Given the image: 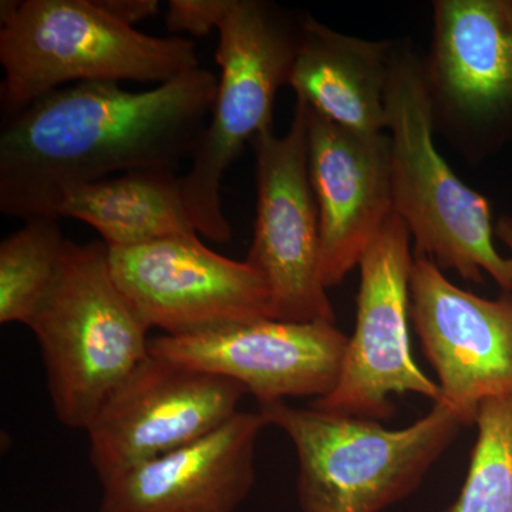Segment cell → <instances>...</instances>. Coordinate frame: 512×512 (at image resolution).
<instances>
[{
	"label": "cell",
	"instance_id": "cell-20",
	"mask_svg": "<svg viewBox=\"0 0 512 512\" xmlns=\"http://www.w3.org/2000/svg\"><path fill=\"white\" fill-rule=\"evenodd\" d=\"M229 0H171L165 16L168 32H185L191 36H207L220 26Z\"/></svg>",
	"mask_w": 512,
	"mask_h": 512
},
{
	"label": "cell",
	"instance_id": "cell-6",
	"mask_svg": "<svg viewBox=\"0 0 512 512\" xmlns=\"http://www.w3.org/2000/svg\"><path fill=\"white\" fill-rule=\"evenodd\" d=\"M302 16L268 0H229L218 26L217 94L191 170L181 177L192 227L218 244L232 238L222 211V178L245 144L274 130L276 94L291 83Z\"/></svg>",
	"mask_w": 512,
	"mask_h": 512
},
{
	"label": "cell",
	"instance_id": "cell-5",
	"mask_svg": "<svg viewBox=\"0 0 512 512\" xmlns=\"http://www.w3.org/2000/svg\"><path fill=\"white\" fill-rule=\"evenodd\" d=\"M259 413L295 446L303 512L386 510L419 488L464 427L441 402L400 430L286 402L264 404Z\"/></svg>",
	"mask_w": 512,
	"mask_h": 512
},
{
	"label": "cell",
	"instance_id": "cell-19",
	"mask_svg": "<svg viewBox=\"0 0 512 512\" xmlns=\"http://www.w3.org/2000/svg\"><path fill=\"white\" fill-rule=\"evenodd\" d=\"M457 500L441 512H512V394L487 400Z\"/></svg>",
	"mask_w": 512,
	"mask_h": 512
},
{
	"label": "cell",
	"instance_id": "cell-17",
	"mask_svg": "<svg viewBox=\"0 0 512 512\" xmlns=\"http://www.w3.org/2000/svg\"><path fill=\"white\" fill-rule=\"evenodd\" d=\"M57 215L86 222L109 248L197 235L174 171H131L72 188Z\"/></svg>",
	"mask_w": 512,
	"mask_h": 512
},
{
	"label": "cell",
	"instance_id": "cell-18",
	"mask_svg": "<svg viewBox=\"0 0 512 512\" xmlns=\"http://www.w3.org/2000/svg\"><path fill=\"white\" fill-rule=\"evenodd\" d=\"M59 218H33L0 244V323L28 325L55 281L64 245Z\"/></svg>",
	"mask_w": 512,
	"mask_h": 512
},
{
	"label": "cell",
	"instance_id": "cell-12",
	"mask_svg": "<svg viewBox=\"0 0 512 512\" xmlns=\"http://www.w3.org/2000/svg\"><path fill=\"white\" fill-rule=\"evenodd\" d=\"M410 319L439 377L441 403L464 427L487 400L512 394V292L485 299L458 288L426 256L414 255Z\"/></svg>",
	"mask_w": 512,
	"mask_h": 512
},
{
	"label": "cell",
	"instance_id": "cell-13",
	"mask_svg": "<svg viewBox=\"0 0 512 512\" xmlns=\"http://www.w3.org/2000/svg\"><path fill=\"white\" fill-rule=\"evenodd\" d=\"M348 343L336 323L264 319L163 335L150 340V352L234 380L264 406L328 396Z\"/></svg>",
	"mask_w": 512,
	"mask_h": 512
},
{
	"label": "cell",
	"instance_id": "cell-3",
	"mask_svg": "<svg viewBox=\"0 0 512 512\" xmlns=\"http://www.w3.org/2000/svg\"><path fill=\"white\" fill-rule=\"evenodd\" d=\"M45 363L56 419L89 429L148 355V329L111 274L109 247L67 239L49 291L28 322Z\"/></svg>",
	"mask_w": 512,
	"mask_h": 512
},
{
	"label": "cell",
	"instance_id": "cell-7",
	"mask_svg": "<svg viewBox=\"0 0 512 512\" xmlns=\"http://www.w3.org/2000/svg\"><path fill=\"white\" fill-rule=\"evenodd\" d=\"M434 133L471 167L512 144V0H434L421 56Z\"/></svg>",
	"mask_w": 512,
	"mask_h": 512
},
{
	"label": "cell",
	"instance_id": "cell-2",
	"mask_svg": "<svg viewBox=\"0 0 512 512\" xmlns=\"http://www.w3.org/2000/svg\"><path fill=\"white\" fill-rule=\"evenodd\" d=\"M0 64L3 120L69 84L160 86L200 69L190 40L138 32L111 18L97 0H3Z\"/></svg>",
	"mask_w": 512,
	"mask_h": 512
},
{
	"label": "cell",
	"instance_id": "cell-21",
	"mask_svg": "<svg viewBox=\"0 0 512 512\" xmlns=\"http://www.w3.org/2000/svg\"><path fill=\"white\" fill-rule=\"evenodd\" d=\"M97 3L111 18L131 28L160 12V3L157 0H97Z\"/></svg>",
	"mask_w": 512,
	"mask_h": 512
},
{
	"label": "cell",
	"instance_id": "cell-10",
	"mask_svg": "<svg viewBox=\"0 0 512 512\" xmlns=\"http://www.w3.org/2000/svg\"><path fill=\"white\" fill-rule=\"evenodd\" d=\"M245 394L234 380L150 352L86 430L101 485L220 429Z\"/></svg>",
	"mask_w": 512,
	"mask_h": 512
},
{
	"label": "cell",
	"instance_id": "cell-9",
	"mask_svg": "<svg viewBox=\"0 0 512 512\" xmlns=\"http://www.w3.org/2000/svg\"><path fill=\"white\" fill-rule=\"evenodd\" d=\"M255 154L256 218L247 262L268 284L275 320L336 323L320 276L318 205L308 164V113L296 100L289 130L262 131Z\"/></svg>",
	"mask_w": 512,
	"mask_h": 512
},
{
	"label": "cell",
	"instance_id": "cell-22",
	"mask_svg": "<svg viewBox=\"0 0 512 512\" xmlns=\"http://www.w3.org/2000/svg\"><path fill=\"white\" fill-rule=\"evenodd\" d=\"M495 237L510 249L512 255V215H504L495 224ZM512 258V256H511Z\"/></svg>",
	"mask_w": 512,
	"mask_h": 512
},
{
	"label": "cell",
	"instance_id": "cell-16",
	"mask_svg": "<svg viewBox=\"0 0 512 512\" xmlns=\"http://www.w3.org/2000/svg\"><path fill=\"white\" fill-rule=\"evenodd\" d=\"M396 46L343 35L305 13L289 86L296 100L340 127L384 133Z\"/></svg>",
	"mask_w": 512,
	"mask_h": 512
},
{
	"label": "cell",
	"instance_id": "cell-14",
	"mask_svg": "<svg viewBox=\"0 0 512 512\" xmlns=\"http://www.w3.org/2000/svg\"><path fill=\"white\" fill-rule=\"evenodd\" d=\"M306 113L309 178L319 214L320 276L328 289L342 284L360 265L394 214L392 140L387 131L359 133L340 127L308 106Z\"/></svg>",
	"mask_w": 512,
	"mask_h": 512
},
{
	"label": "cell",
	"instance_id": "cell-8",
	"mask_svg": "<svg viewBox=\"0 0 512 512\" xmlns=\"http://www.w3.org/2000/svg\"><path fill=\"white\" fill-rule=\"evenodd\" d=\"M412 235L393 214L360 262L355 333L349 338L338 383L312 403L323 412L367 420H390L392 394L414 393L441 402L410 348Z\"/></svg>",
	"mask_w": 512,
	"mask_h": 512
},
{
	"label": "cell",
	"instance_id": "cell-15",
	"mask_svg": "<svg viewBox=\"0 0 512 512\" xmlns=\"http://www.w3.org/2000/svg\"><path fill=\"white\" fill-rule=\"evenodd\" d=\"M268 426L239 412L208 436L103 484L99 512H235L255 484V447Z\"/></svg>",
	"mask_w": 512,
	"mask_h": 512
},
{
	"label": "cell",
	"instance_id": "cell-11",
	"mask_svg": "<svg viewBox=\"0 0 512 512\" xmlns=\"http://www.w3.org/2000/svg\"><path fill=\"white\" fill-rule=\"evenodd\" d=\"M111 274L148 330L178 336L275 319L271 289L247 261L205 247L198 235L109 248Z\"/></svg>",
	"mask_w": 512,
	"mask_h": 512
},
{
	"label": "cell",
	"instance_id": "cell-1",
	"mask_svg": "<svg viewBox=\"0 0 512 512\" xmlns=\"http://www.w3.org/2000/svg\"><path fill=\"white\" fill-rule=\"evenodd\" d=\"M218 79L192 70L146 92L82 82L45 94L0 133V211L59 218L63 195L131 171H174L194 157Z\"/></svg>",
	"mask_w": 512,
	"mask_h": 512
},
{
	"label": "cell",
	"instance_id": "cell-4",
	"mask_svg": "<svg viewBox=\"0 0 512 512\" xmlns=\"http://www.w3.org/2000/svg\"><path fill=\"white\" fill-rule=\"evenodd\" d=\"M387 133L394 214L412 235L413 254L474 284L487 274L504 292H512V258L495 248L490 201L454 174L434 143L421 56L409 39L397 40L394 52Z\"/></svg>",
	"mask_w": 512,
	"mask_h": 512
}]
</instances>
